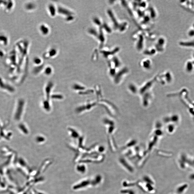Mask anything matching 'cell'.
<instances>
[{"label":"cell","mask_w":194,"mask_h":194,"mask_svg":"<svg viewBox=\"0 0 194 194\" xmlns=\"http://www.w3.org/2000/svg\"><path fill=\"white\" fill-rule=\"evenodd\" d=\"M50 6L49 7L50 11L51 14V15H54V13L55 14V10L54 9V6L52 5H50Z\"/></svg>","instance_id":"obj_1"},{"label":"cell","mask_w":194,"mask_h":194,"mask_svg":"<svg viewBox=\"0 0 194 194\" xmlns=\"http://www.w3.org/2000/svg\"><path fill=\"white\" fill-rule=\"evenodd\" d=\"M42 27L44 28V30L42 31V33L44 34H47L48 33L49 29L47 27L45 26H42Z\"/></svg>","instance_id":"obj_2"},{"label":"cell","mask_w":194,"mask_h":194,"mask_svg":"<svg viewBox=\"0 0 194 194\" xmlns=\"http://www.w3.org/2000/svg\"><path fill=\"white\" fill-rule=\"evenodd\" d=\"M143 62V63H144V64L145 63H146V61H143V62ZM147 65L148 66H149V65L150 66V61H148V60H147ZM145 65V64H142V66Z\"/></svg>","instance_id":"obj_3"}]
</instances>
